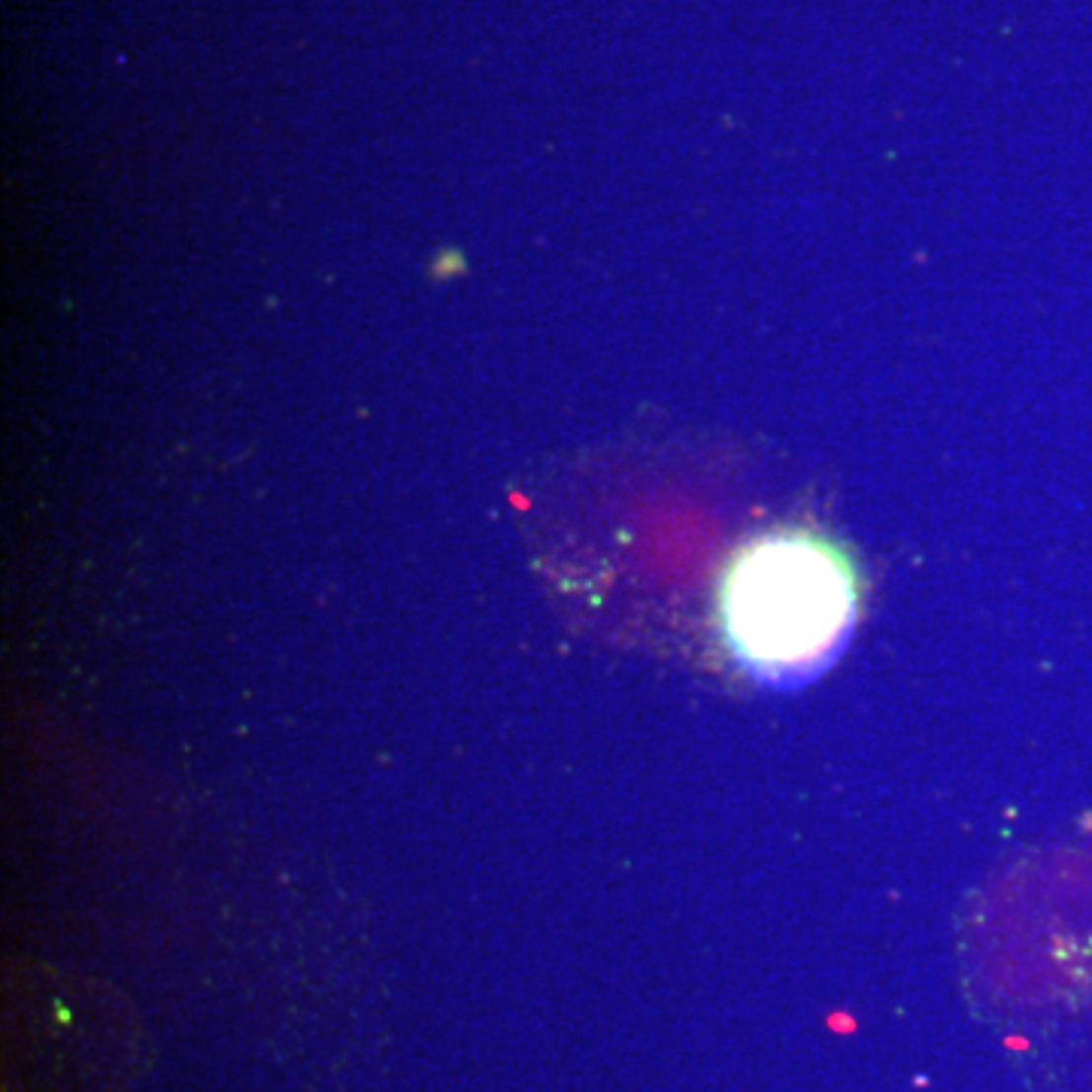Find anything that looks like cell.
<instances>
[{
	"label": "cell",
	"mask_w": 1092,
	"mask_h": 1092,
	"mask_svg": "<svg viewBox=\"0 0 1092 1092\" xmlns=\"http://www.w3.org/2000/svg\"><path fill=\"white\" fill-rule=\"evenodd\" d=\"M859 619L849 558L811 532H774L744 544L719 580V622L738 665L771 690L823 677Z\"/></svg>",
	"instance_id": "6da1fadb"
}]
</instances>
